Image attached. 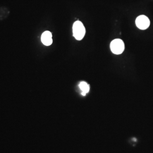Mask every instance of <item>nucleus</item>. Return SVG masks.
I'll return each mask as SVG.
<instances>
[{
	"instance_id": "f03ea898",
	"label": "nucleus",
	"mask_w": 153,
	"mask_h": 153,
	"mask_svg": "<svg viewBox=\"0 0 153 153\" xmlns=\"http://www.w3.org/2000/svg\"><path fill=\"white\" fill-rule=\"evenodd\" d=\"M110 48L113 53L115 55H120L124 52L125 46L122 40L120 39H116L111 43Z\"/></svg>"
},
{
	"instance_id": "20e7f679",
	"label": "nucleus",
	"mask_w": 153,
	"mask_h": 153,
	"mask_svg": "<svg viewBox=\"0 0 153 153\" xmlns=\"http://www.w3.org/2000/svg\"><path fill=\"white\" fill-rule=\"evenodd\" d=\"M41 40L43 44L49 46L52 44V35L50 31H47L43 33L42 37H41Z\"/></svg>"
},
{
	"instance_id": "39448f33",
	"label": "nucleus",
	"mask_w": 153,
	"mask_h": 153,
	"mask_svg": "<svg viewBox=\"0 0 153 153\" xmlns=\"http://www.w3.org/2000/svg\"><path fill=\"white\" fill-rule=\"evenodd\" d=\"M79 87L82 91L81 94L83 96H85L86 94L88 93L90 91V86L86 82H81L79 85Z\"/></svg>"
},
{
	"instance_id": "7ed1b4c3",
	"label": "nucleus",
	"mask_w": 153,
	"mask_h": 153,
	"mask_svg": "<svg viewBox=\"0 0 153 153\" xmlns=\"http://www.w3.org/2000/svg\"><path fill=\"white\" fill-rule=\"evenodd\" d=\"M150 24V22L148 17L144 15L138 16L136 19V25L137 27L140 30L147 29Z\"/></svg>"
},
{
	"instance_id": "f257e3e1",
	"label": "nucleus",
	"mask_w": 153,
	"mask_h": 153,
	"mask_svg": "<svg viewBox=\"0 0 153 153\" xmlns=\"http://www.w3.org/2000/svg\"><path fill=\"white\" fill-rule=\"evenodd\" d=\"M73 36L78 40H81L85 36L86 30L82 22L77 21L73 26Z\"/></svg>"
}]
</instances>
